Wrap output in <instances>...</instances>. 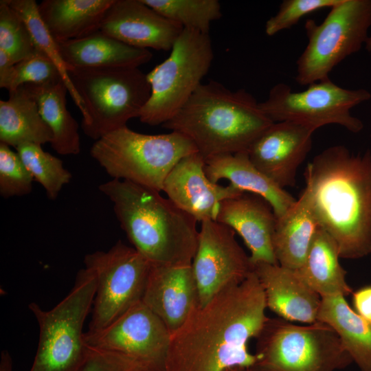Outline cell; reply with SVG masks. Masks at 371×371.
Returning a JSON list of instances; mask_svg holds the SVG:
<instances>
[{
	"label": "cell",
	"mask_w": 371,
	"mask_h": 371,
	"mask_svg": "<svg viewBox=\"0 0 371 371\" xmlns=\"http://www.w3.org/2000/svg\"><path fill=\"white\" fill-rule=\"evenodd\" d=\"M306 186L319 227L336 242L340 258L371 253V153L330 146L307 164Z\"/></svg>",
	"instance_id": "cell-2"
},
{
	"label": "cell",
	"mask_w": 371,
	"mask_h": 371,
	"mask_svg": "<svg viewBox=\"0 0 371 371\" xmlns=\"http://www.w3.org/2000/svg\"><path fill=\"white\" fill-rule=\"evenodd\" d=\"M15 64L10 56L0 49V87L8 90Z\"/></svg>",
	"instance_id": "cell-38"
},
{
	"label": "cell",
	"mask_w": 371,
	"mask_h": 371,
	"mask_svg": "<svg viewBox=\"0 0 371 371\" xmlns=\"http://www.w3.org/2000/svg\"><path fill=\"white\" fill-rule=\"evenodd\" d=\"M0 49L14 64L32 56L36 50L27 25L8 0L0 1Z\"/></svg>",
	"instance_id": "cell-32"
},
{
	"label": "cell",
	"mask_w": 371,
	"mask_h": 371,
	"mask_svg": "<svg viewBox=\"0 0 371 371\" xmlns=\"http://www.w3.org/2000/svg\"><path fill=\"white\" fill-rule=\"evenodd\" d=\"M96 289L87 332L100 330L142 300L151 263L134 247L118 240L108 251L84 258Z\"/></svg>",
	"instance_id": "cell-12"
},
{
	"label": "cell",
	"mask_w": 371,
	"mask_h": 371,
	"mask_svg": "<svg viewBox=\"0 0 371 371\" xmlns=\"http://www.w3.org/2000/svg\"><path fill=\"white\" fill-rule=\"evenodd\" d=\"M166 19L185 29L209 33L211 23L222 16L218 0H142Z\"/></svg>",
	"instance_id": "cell-31"
},
{
	"label": "cell",
	"mask_w": 371,
	"mask_h": 371,
	"mask_svg": "<svg viewBox=\"0 0 371 371\" xmlns=\"http://www.w3.org/2000/svg\"><path fill=\"white\" fill-rule=\"evenodd\" d=\"M84 371L155 370L126 355L89 347V357Z\"/></svg>",
	"instance_id": "cell-36"
},
{
	"label": "cell",
	"mask_w": 371,
	"mask_h": 371,
	"mask_svg": "<svg viewBox=\"0 0 371 371\" xmlns=\"http://www.w3.org/2000/svg\"><path fill=\"white\" fill-rule=\"evenodd\" d=\"M171 333L142 301L104 328L85 333L88 346L120 353L162 371Z\"/></svg>",
	"instance_id": "cell-13"
},
{
	"label": "cell",
	"mask_w": 371,
	"mask_h": 371,
	"mask_svg": "<svg viewBox=\"0 0 371 371\" xmlns=\"http://www.w3.org/2000/svg\"><path fill=\"white\" fill-rule=\"evenodd\" d=\"M34 179L16 152L0 142V194L8 199L29 194Z\"/></svg>",
	"instance_id": "cell-33"
},
{
	"label": "cell",
	"mask_w": 371,
	"mask_h": 371,
	"mask_svg": "<svg viewBox=\"0 0 371 371\" xmlns=\"http://www.w3.org/2000/svg\"><path fill=\"white\" fill-rule=\"evenodd\" d=\"M12 361L8 352H2L1 371H11Z\"/></svg>",
	"instance_id": "cell-39"
},
{
	"label": "cell",
	"mask_w": 371,
	"mask_h": 371,
	"mask_svg": "<svg viewBox=\"0 0 371 371\" xmlns=\"http://www.w3.org/2000/svg\"><path fill=\"white\" fill-rule=\"evenodd\" d=\"M201 223L192 262L199 307L229 285L243 281L254 271L249 256L238 244L232 228L212 220Z\"/></svg>",
	"instance_id": "cell-14"
},
{
	"label": "cell",
	"mask_w": 371,
	"mask_h": 371,
	"mask_svg": "<svg viewBox=\"0 0 371 371\" xmlns=\"http://www.w3.org/2000/svg\"><path fill=\"white\" fill-rule=\"evenodd\" d=\"M266 299L253 271L243 281L223 289L196 308L171 335L162 371H224L251 368L255 355L248 341L268 320Z\"/></svg>",
	"instance_id": "cell-1"
},
{
	"label": "cell",
	"mask_w": 371,
	"mask_h": 371,
	"mask_svg": "<svg viewBox=\"0 0 371 371\" xmlns=\"http://www.w3.org/2000/svg\"><path fill=\"white\" fill-rule=\"evenodd\" d=\"M114 0H44L39 15L57 42L86 36L100 30L103 17Z\"/></svg>",
	"instance_id": "cell-24"
},
{
	"label": "cell",
	"mask_w": 371,
	"mask_h": 371,
	"mask_svg": "<svg viewBox=\"0 0 371 371\" xmlns=\"http://www.w3.org/2000/svg\"><path fill=\"white\" fill-rule=\"evenodd\" d=\"M24 85L34 98L42 118L52 131V148L62 155L79 154L81 149L78 124L67 109L68 90L64 82Z\"/></svg>",
	"instance_id": "cell-28"
},
{
	"label": "cell",
	"mask_w": 371,
	"mask_h": 371,
	"mask_svg": "<svg viewBox=\"0 0 371 371\" xmlns=\"http://www.w3.org/2000/svg\"><path fill=\"white\" fill-rule=\"evenodd\" d=\"M249 371H335L353 362L328 325L304 326L269 318L258 336Z\"/></svg>",
	"instance_id": "cell-8"
},
{
	"label": "cell",
	"mask_w": 371,
	"mask_h": 371,
	"mask_svg": "<svg viewBox=\"0 0 371 371\" xmlns=\"http://www.w3.org/2000/svg\"><path fill=\"white\" fill-rule=\"evenodd\" d=\"M338 295L323 297L317 322L330 326L361 371H371V324Z\"/></svg>",
	"instance_id": "cell-26"
},
{
	"label": "cell",
	"mask_w": 371,
	"mask_h": 371,
	"mask_svg": "<svg viewBox=\"0 0 371 371\" xmlns=\"http://www.w3.org/2000/svg\"><path fill=\"white\" fill-rule=\"evenodd\" d=\"M341 0H284L277 13L269 19L265 24V33L271 36L291 27L301 18L316 10L329 8Z\"/></svg>",
	"instance_id": "cell-35"
},
{
	"label": "cell",
	"mask_w": 371,
	"mask_h": 371,
	"mask_svg": "<svg viewBox=\"0 0 371 371\" xmlns=\"http://www.w3.org/2000/svg\"><path fill=\"white\" fill-rule=\"evenodd\" d=\"M41 146L25 143L15 149L34 181L43 186L49 199L55 200L72 175L61 159L45 151Z\"/></svg>",
	"instance_id": "cell-30"
},
{
	"label": "cell",
	"mask_w": 371,
	"mask_h": 371,
	"mask_svg": "<svg viewBox=\"0 0 371 371\" xmlns=\"http://www.w3.org/2000/svg\"><path fill=\"white\" fill-rule=\"evenodd\" d=\"M8 93L7 100H0V142L14 148L25 143L50 144L52 131L25 86Z\"/></svg>",
	"instance_id": "cell-25"
},
{
	"label": "cell",
	"mask_w": 371,
	"mask_h": 371,
	"mask_svg": "<svg viewBox=\"0 0 371 371\" xmlns=\"http://www.w3.org/2000/svg\"><path fill=\"white\" fill-rule=\"evenodd\" d=\"M8 1L12 8L27 25L36 49L45 54L55 65L74 102L82 117L85 116V111L82 100L70 80L67 67L62 58L58 43L52 36L39 15L38 4L34 0Z\"/></svg>",
	"instance_id": "cell-29"
},
{
	"label": "cell",
	"mask_w": 371,
	"mask_h": 371,
	"mask_svg": "<svg viewBox=\"0 0 371 371\" xmlns=\"http://www.w3.org/2000/svg\"><path fill=\"white\" fill-rule=\"evenodd\" d=\"M216 221L240 236L253 267L258 262L278 264L273 248L277 218L265 199L247 192L227 199L221 203Z\"/></svg>",
	"instance_id": "cell-19"
},
{
	"label": "cell",
	"mask_w": 371,
	"mask_h": 371,
	"mask_svg": "<svg viewBox=\"0 0 371 371\" xmlns=\"http://www.w3.org/2000/svg\"><path fill=\"white\" fill-rule=\"evenodd\" d=\"M63 81L55 65L43 53L36 50L32 56L14 65L8 92L21 85H48Z\"/></svg>",
	"instance_id": "cell-34"
},
{
	"label": "cell",
	"mask_w": 371,
	"mask_h": 371,
	"mask_svg": "<svg viewBox=\"0 0 371 371\" xmlns=\"http://www.w3.org/2000/svg\"><path fill=\"white\" fill-rule=\"evenodd\" d=\"M313 127L273 122L251 145V163L280 188L293 187L297 172L312 148Z\"/></svg>",
	"instance_id": "cell-15"
},
{
	"label": "cell",
	"mask_w": 371,
	"mask_h": 371,
	"mask_svg": "<svg viewBox=\"0 0 371 371\" xmlns=\"http://www.w3.org/2000/svg\"><path fill=\"white\" fill-rule=\"evenodd\" d=\"M353 304L356 312L371 324V286L353 293Z\"/></svg>",
	"instance_id": "cell-37"
},
{
	"label": "cell",
	"mask_w": 371,
	"mask_h": 371,
	"mask_svg": "<svg viewBox=\"0 0 371 371\" xmlns=\"http://www.w3.org/2000/svg\"><path fill=\"white\" fill-rule=\"evenodd\" d=\"M254 271L264 290L267 307L280 318L308 324L317 322L322 297L295 270L258 262Z\"/></svg>",
	"instance_id": "cell-20"
},
{
	"label": "cell",
	"mask_w": 371,
	"mask_h": 371,
	"mask_svg": "<svg viewBox=\"0 0 371 371\" xmlns=\"http://www.w3.org/2000/svg\"><path fill=\"white\" fill-rule=\"evenodd\" d=\"M338 246L322 228L317 231L303 265L295 270L321 297L352 293L341 266Z\"/></svg>",
	"instance_id": "cell-27"
},
{
	"label": "cell",
	"mask_w": 371,
	"mask_h": 371,
	"mask_svg": "<svg viewBox=\"0 0 371 371\" xmlns=\"http://www.w3.org/2000/svg\"><path fill=\"white\" fill-rule=\"evenodd\" d=\"M371 0H341L324 21L305 22L308 44L298 58L295 81L309 85L329 78L333 69L368 39Z\"/></svg>",
	"instance_id": "cell-10"
},
{
	"label": "cell",
	"mask_w": 371,
	"mask_h": 371,
	"mask_svg": "<svg viewBox=\"0 0 371 371\" xmlns=\"http://www.w3.org/2000/svg\"><path fill=\"white\" fill-rule=\"evenodd\" d=\"M142 301L164 322L172 335L199 306L192 264H151Z\"/></svg>",
	"instance_id": "cell-18"
},
{
	"label": "cell",
	"mask_w": 371,
	"mask_h": 371,
	"mask_svg": "<svg viewBox=\"0 0 371 371\" xmlns=\"http://www.w3.org/2000/svg\"><path fill=\"white\" fill-rule=\"evenodd\" d=\"M207 177L214 183L226 179L243 192L265 199L277 219L282 217L296 199L260 172L250 161L247 152L216 157L205 161Z\"/></svg>",
	"instance_id": "cell-21"
},
{
	"label": "cell",
	"mask_w": 371,
	"mask_h": 371,
	"mask_svg": "<svg viewBox=\"0 0 371 371\" xmlns=\"http://www.w3.org/2000/svg\"><path fill=\"white\" fill-rule=\"evenodd\" d=\"M319 227L310 192L305 187L295 203L277 219L273 248L278 265L292 270L299 269Z\"/></svg>",
	"instance_id": "cell-23"
},
{
	"label": "cell",
	"mask_w": 371,
	"mask_h": 371,
	"mask_svg": "<svg viewBox=\"0 0 371 371\" xmlns=\"http://www.w3.org/2000/svg\"><path fill=\"white\" fill-rule=\"evenodd\" d=\"M213 59L209 33L183 28L168 58L147 74L151 93L139 120L157 126L172 119L202 84Z\"/></svg>",
	"instance_id": "cell-9"
},
{
	"label": "cell",
	"mask_w": 371,
	"mask_h": 371,
	"mask_svg": "<svg viewBox=\"0 0 371 371\" xmlns=\"http://www.w3.org/2000/svg\"><path fill=\"white\" fill-rule=\"evenodd\" d=\"M224 371H249V368L243 366H234L229 368Z\"/></svg>",
	"instance_id": "cell-40"
},
{
	"label": "cell",
	"mask_w": 371,
	"mask_h": 371,
	"mask_svg": "<svg viewBox=\"0 0 371 371\" xmlns=\"http://www.w3.org/2000/svg\"><path fill=\"white\" fill-rule=\"evenodd\" d=\"M205 164L198 152L183 157L166 177L161 191L177 207L201 223L216 221L221 202L243 193L229 183L225 186L212 181Z\"/></svg>",
	"instance_id": "cell-16"
},
{
	"label": "cell",
	"mask_w": 371,
	"mask_h": 371,
	"mask_svg": "<svg viewBox=\"0 0 371 371\" xmlns=\"http://www.w3.org/2000/svg\"><path fill=\"white\" fill-rule=\"evenodd\" d=\"M96 280L87 268L80 269L69 293L54 307L28 308L39 327L38 348L30 371H84L89 347L83 326L92 308Z\"/></svg>",
	"instance_id": "cell-7"
},
{
	"label": "cell",
	"mask_w": 371,
	"mask_h": 371,
	"mask_svg": "<svg viewBox=\"0 0 371 371\" xmlns=\"http://www.w3.org/2000/svg\"><path fill=\"white\" fill-rule=\"evenodd\" d=\"M197 152L183 135H148L127 126L95 141L90 155L112 179L131 181L159 192L173 168L183 157Z\"/></svg>",
	"instance_id": "cell-6"
},
{
	"label": "cell",
	"mask_w": 371,
	"mask_h": 371,
	"mask_svg": "<svg viewBox=\"0 0 371 371\" xmlns=\"http://www.w3.org/2000/svg\"><path fill=\"white\" fill-rule=\"evenodd\" d=\"M370 98L366 89H344L328 78L308 85L300 92L293 91L286 84L278 83L259 104L273 122H292L316 130L337 124L356 133L363 129V124L350 111Z\"/></svg>",
	"instance_id": "cell-11"
},
{
	"label": "cell",
	"mask_w": 371,
	"mask_h": 371,
	"mask_svg": "<svg viewBox=\"0 0 371 371\" xmlns=\"http://www.w3.org/2000/svg\"><path fill=\"white\" fill-rule=\"evenodd\" d=\"M85 115L81 128L96 141L138 117L148 101L151 87L139 67H67Z\"/></svg>",
	"instance_id": "cell-5"
},
{
	"label": "cell",
	"mask_w": 371,
	"mask_h": 371,
	"mask_svg": "<svg viewBox=\"0 0 371 371\" xmlns=\"http://www.w3.org/2000/svg\"><path fill=\"white\" fill-rule=\"evenodd\" d=\"M58 45L67 67H139L153 58L149 49L125 44L100 30Z\"/></svg>",
	"instance_id": "cell-22"
},
{
	"label": "cell",
	"mask_w": 371,
	"mask_h": 371,
	"mask_svg": "<svg viewBox=\"0 0 371 371\" xmlns=\"http://www.w3.org/2000/svg\"><path fill=\"white\" fill-rule=\"evenodd\" d=\"M273 122L246 90L232 91L216 80L201 84L163 127L189 139L205 161L247 152Z\"/></svg>",
	"instance_id": "cell-4"
},
{
	"label": "cell",
	"mask_w": 371,
	"mask_h": 371,
	"mask_svg": "<svg viewBox=\"0 0 371 371\" xmlns=\"http://www.w3.org/2000/svg\"><path fill=\"white\" fill-rule=\"evenodd\" d=\"M98 188L133 247L151 264H192L199 233L194 217L161 192L131 181L112 179Z\"/></svg>",
	"instance_id": "cell-3"
},
{
	"label": "cell",
	"mask_w": 371,
	"mask_h": 371,
	"mask_svg": "<svg viewBox=\"0 0 371 371\" xmlns=\"http://www.w3.org/2000/svg\"><path fill=\"white\" fill-rule=\"evenodd\" d=\"M183 28L142 0H114L102 20L100 30L140 49L170 51Z\"/></svg>",
	"instance_id": "cell-17"
}]
</instances>
